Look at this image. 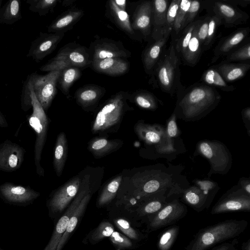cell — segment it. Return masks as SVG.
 Masks as SVG:
<instances>
[{
	"label": "cell",
	"instance_id": "6da1fadb",
	"mask_svg": "<svg viewBox=\"0 0 250 250\" xmlns=\"http://www.w3.org/2000/svg\"><path fill=\"white\" fill-rule=\"evenodd\" d=\"M173 112L177 119L186 122L199 120L211 112L219 104L221 96L212 86L194 84L176 93Z\"/></svg>",
	"mask_w": 250,
	"mask_h": 250
},
{
	"label": "cell",
	"instance_id": "7a4b0ae2",
	"mask_svg": "<svg viewBox=\"0 0 250 250\" xmlns=\"http://www.w3.org/2000/svg\"><path fill=\"white\" fill-rule=\"evenodd\" d=\"M245 220H226L200 230L184 250H207L220 243L235 238L246 229Z\"/></svg>",
	"mask_w": 250,
	"mask_h": 250
},
{
	"label": "cell",
	"instance_id": "3957f363",
	"mask_svg": "<svg viewBox=\"0 0 250 250\" xmlns=\"http://www.w3.org/2000/svg\"><path fill=\"white\" fill-rule=\"evenodd\" d=\"M175 43V40L171 38L168 49L149 80V83L154 88H159L171 96L185 88L181 82V58L176 51Z\"/></svg>",
	"mask_w": 250,
	"mask_h": 250
},
{
	"label": "cell",
	"instance_id": "277c9868",
	"mask_svg": "<svg viewBox=\"0 0 250 250\" xmlns=\"http://www.w3.org/2000/svg\"><path fill=\"white\" fill-rule=\"evenodd\" d=\"M130 97V94L121 91L109 98L98 112L92 125V132L107 131L119 124L129 109L127 101Z\"/></svg>",
	"mask_w": 250,
	"mask_h": 250
},
{
	"label": "cell",
	"instance_id": "5b68a950",
	"mask_svg": "<svg viewBox=\"0 0 250 250\" xmlns=\"http://www.w3.org/2000/svg\"><path fill=\"white\" fill-rule=\"evenodd\" d=\"M195 154L204 156L208 161L210 167L208 177L213 174L225 175L231 167V154L220 141L206 139L200 141L196 145Z\"/></svg>",
	"mask_w": 250,
	"mask_h": 250
},
{
	"label": "cell",
	"instance_id": "8992f818",
	"mask_svg": "<svg viewBox=\"0 0 250 250\" xmlns=\"http://www.w3.org/2000/svg\"><path fill=\"white\" fill-rule=\"evenodd\" d=\"M31 97L33 112L30 115L27 117V119L29 125L34 129L36 135L34 161L36 172L39 176H44V170L40 162L42 150L46 140L49 120L45 111L35 96L32 85Z\"/></svg>",
	"mask_w": 250,
	"mask_h": 250
},
{
	"label": "cell",
	"instance_id": "52a82bcc",
	"mask_svg": "<svg viewBox=\"0 0 250 250\" xmlns=\"http://www.w3.org/2000/svg\"><path fill=\"white\" fill-rule=\"evenodd\" d=\"M89 51L84 47L75 43H69L61 48L56 55L42 65L41 71L61 70L74 66L84 67L91 63Z\"/></svg>",
	"mask_w": 250,
	"mask_h": 250
},
{
	"label": "cell",
	"instance_id": "ba28073f",
	"mask_svg": "<svg viewBox=\"0 0 250 250\" xmlns=\"http://www.w3.org/2000/svg\"><path fill=\"white\" fill-rule=\"evenodd\" d=\"M193 182L194 185L185 189L180 188L179 194L182 202L201 212L209 207L220 188L212 180H195Z\"/></svg>",
	"mask_w": 250,
	"mask_h": 250
},
{
	"label": "cell",
	"instance_id": "9c48e42d",
	"mask_svg": "<svg viewBox=\"0 0 250 250\" xmlns=\"http://www.w3.org/2000/svg\"><path fill=\"white\" fill-rule=\"evenodd\" d=\"M203 8L208 14L218 18L226 28H232L246 23L250 17L238 6L225 0L201 1Z\"/></svg>",
	"mask_w": 250,
	"mask_h": 250
},
{
	"label": "cell",
	"instance_id": "30bf717a",
	"mask_svg": "<svg viewBox=\"0 0 250 250\" xmlns=\"http://www.w3.org/2000/svg\"><path fill=\"white\" fill-rule=\"evenodd\" d=\"M134 130L141 140L148 145H153L159 154H168L175 151L172 140L168 137L163 126L139 121L135 125Z\"/></svg>",
	"mask_w": 250,
	"mask_h": 250
},
{
	"label": "cell",
	"instance_id": "8fae6325",
	"mask_svg": "<svg viewBox=\"0 0 250 250\" xmlns=\"http://www.w3.org/2000/svg\"><path fill=\"white\" fill-rule=\"evenodd\" d=\"M188 213L186 204L177 198L169 201L158 211L148 218L146 232L159 229L164 227L173 225Z\"/></svg>",
	"mask_w": 250,
	"mask_h": 250
},
{
	"label": "cell",
	"instance_id": "7c38bea8",
	"mask_svg": "<svg viewBox=\"0 0 250 250\" xmlns=\"http://www.w3.org/2000/svg\"><path fill=\"white\" fill-rule=\"evenodd\" d=\"M61 70L49 72L44 75L30 74L33 91L44 110L47 111L57 92V84Z\"/></svg>",
	"mask_w": 250,
	"mask_h": 250
},
{
	"label": "cell",
	"instance_id": "4fadbf2b",
	"mask_svg": "<svg viewBox=\"0 0 250 250\" xmlns=\"http://www.w3.org/2000/svg\"><path fill=\"white\" fill-rule=\"evenodd\" d=\"M233 211H250V195L238 184L224 193L213 206L212 215Z\"/></svg>",
	"mask_w": 250,
	"mask_h": 250
},
{
	"label": "cell",
	"instance_id": "5bb4252c",
	"mask_svg": "<svg viewBox=\"0 0 250 250\" xmlns=\"http://www.w3.org/2000/svg\"><path fill=\"white\" fill-rule=\"evenodd\" d=\"M81 184L80 178L75 177L53 193L47 203L49 211L53 215L60 214L69 205L77 194Z\"/></svg>",
	"mask_w": 250,
	"mask_h": 250
},
{
	"label": "cell",
	"instance_id": "9a60e30c",
	"mask_svg": "<svg viewBox=\"0 0 250 250\" xmlns=\"http://www.w3.org/2000/svg\"><path fill=\"white\" fill-rule=\"evenodd\" d=\"M89 52L91 61L112 58H127L131 56L121 42L105 38L95 40L90 45Z\"/></svg>",
	"mask_w": 250,
	"mask_h": 250
},
{
	"label": "cell",
	"instance_id": "2e32d148",
	"mask_svg": "<svg viewBox=\"0 0 250 250\" xmlns=\"http://www.w3.org/2000/svg\"><path fill=\"white\" fill-rule=\"evenodd\" d=\"M64 33L41 32L32 42L26 57L31 58L37 63L51 54L62 40Z\"/></svg>",
	"mask_w": 250,
	"mask_h": 250
},
{
	"label": "cell",
	"instance_id": "e0dca14e",
	"mask_svg": "<svg viewBox=\"0 0 250 250\" xmlns=\"http://www.w3.org/2000/svg\"><path fill=\"white\" fill-rule=\"evenodd\" d=\"M40 195L29 186L5 182L0 185V196L7 203L24 205L32 203Z\"/></svg>",
	"mask_w": 250,
	"mask_h": 250
},
{
	"label": "cell",
	"instance_id": "ac0fdd59",
	"mask_svg": "<svg viewBox=\"0 0 250 250\" xmlns=\"http://www.w3.org/2000/svg\"><path fill=\"white\" fill-rule=\"evenodd\" d=\"M153 25L152 0L144 1L136 7L132 17L133 29L146 41H151Z\"/></svg>",
	"mask_w": 250,
	"mask_h": 250
},
{
	"label": "cell",
	"instance_id": "d6986e66",
	"mask_svg": "<svg viewBox=\"0 0 250 250\" xmlns=\"http://www.w3.org/2000/svg\"><path fill=\"white\" fill-rule=\"evenodd\" d=\"M25 152V149L21 146L6 140L0 144V170L11 172L19 169Z\"/></svg>",
	"mask_w": 250,
	"mask_h": 250
},
{
	"label": "cell",
	"instance_id": "ffe728a7",
	"mask_svg": "<svg viewBox=\"0 0 250 250\" xmlns=\"http://www.w3.org/2000/svg\"><path fill=\"white\" fill-rule=\"evenodd\" d=\"M171 33L162 34L157 40L153 41L142 53V61L145 71L151 75L165 55L167 43Z\"/></svg>",
	"mask_w": 250,
	"mask_h": 250
},
{
	"label": "cell",
	"instance_id": "44dd1931",
	"mask_svg": "<svg viewBox=\"0 0 250 250\" xmlns=\"http://www.w3.org/2000/svg\"><path fill=\"white\" fill-rule=\"evenodd\" d=\"M250 28H240L228 36L221 39L213 51V56L211 61L213 63L221 57H226L230 53L250 41Z\"/></svg>",
	"mask_w": 250,
	"mask_h": 250
},
{
	"label": "cell",
	"instance_id": "7402d4cb",
	"mask_svg": "<svg viewBox=\"0 0 250 250\" xmlns=\"http://www.w3.org/2000/svg\"><path fill=\"white\" fill-rule=\"evenodd\" d=\"M88 193V190L86 188H83L81 191L78 192L64 213L58 220L51 238L44 250H57L61 238L66 230L70 216L83 198Z\"/></svg>",
	"mask_w": 250,
	"mask_h": 250
},
{
	"label": "cell",
	"instance_id": "603a6c76",
	"mask_svg": "<svg viewBox=\"0 0 250 250\" xmlns=\"http://www.w3.org/2000/svg\"><path fill=\"white\" fill-rule=\"evenodd\" d=\"M222 25L217 17L207 15L201 19L197 28V36L200 42L203 52L210 49L213 44L218 27Z\"/></svg>",
	"mask_w": 250,
	"mask_h": 250
},
{
	"label": "cell",
	"instance_id": "cb8c5ba5",
	"mask_svg": "<svg viewBox=\"0 0 250 250\" xmlns=\"http://www.w3.org/2000/svg\"><path fill=\"white\" fill-rule=\"evenodd\" d=\"M91 64L95 71L113 76L124 75L129 68L128 62L125 58H122L93 61Z\"/></svg>",
	"mask_w": 250,
	"mask_h": 250
},
{
	"label": "cell",
	"instance_id": "d4e9b609",
	"mask_svg": "<svg viewBox=\"0 0 250 250\" xmlns=\"http://www.w3.org/2000/svg\"><path fill=\"white\" fill-rule=\"evenodd\" d=\"M106 5L107 11L116 25L130 38L141 42L143 38L133 29L129 17L126 11L120 9L114 0L108 1Z\"/></svg>",
	"mask_w": 250,
	"mask_h": 250
},
{
	"label": "cell",
	"instance_id": "484cf974",
	"mask_svg": "<svg viewBox=\"0 0 250 250\" xmlns=\"http://www.w3.org/2000/svg\"><path fill=\"white\" fill-rule=\"evenodd\" d=\"M168 201L167 196L155 198L142 203L129 211L134 220L146 222L149 217L160 210Z\"/></svg>",
	"mask_w": 250,
	"mask_h": 250
},
{
	"label": "cell",
	"instance_id": "4316f807",
	"mask_svg": "<svg viewBox=\"0 0 250 250\" xmlns=\"http://www.w3.org/2000/svg\"><path fill=\"white\" fill-rule=\"evenodd\" d=\"M153 2V25L151 42L157 40L163 34L167 11L171 1L155 0Z\"/></svg>",
	"mask_w": 250,
	"mask_h": 250
},
{
	"label": "cell",
	"instance_id": "83f0119b",
	"mask_svg": "<svg viewBox=\"0 0 250 250\" xmlns=\"http://www.w3.org/2000/svg\"><path fill=\"white\" fill-rule=\"evenodd\" d=\"M91 196L90 193L87 194L82 200L81 202L75 209L68 221L66 230L62 236L56 250H62L67 243L72 233L74 231L79 222L82 218Z\"/></svg>",
	"mask_w": 250,
	"mask_h": 250
},
{
	"label": "cell",
	"instance_id": "f1b7e54d",
	"mask_svg": "<svg viewBox=\"0 0 250 250\" xmlns=\"http://www.w3.org/2000/svg\"><path fill=\"white\" fill-rule=\"evenodd\" d=\"M227 83L242 78L250 68V62L233 63H222L212 66Z\"/></svg>",
	"mask_w": 250,
	"mask_h": 250
},
{
	"label": "cell",
	"instance_id": "f546056e",
	"mask_svg": "<svg viewBox=\"0 0 250 250\" xmlns=\"http://www.w3.org/2000/svg\"><path fill=\"white\" fill-rule=\"evenodd\" d=\"M104 93V88L95 84H88L79 88L75 97L78 104L85 108L95 104Z\"/></svg>",
	"mask_w": 250,
	"mask_h": 250
},
{
	"label": "cell",
	"instance_id": "4dcf8cb0",
	"mask_svg": "<svg viewBox=\"0 0 250 250\" xmlns=\"http://www.w3.org/2000/svg\"><path fill=\"white\" fill-rule=\"evenodd\" d=\"M83 15V11L78 9L69 10L59 16L48 27L49 33L63 32L72 27Z\"/></svg>",
	"mask_w": 250,
	"mask_h": 250
},
{
	"label": "cell",
	"instance_id": "1f68e13d",
	"mask_svg": "<svg viewBox=\"0 0 250 250\" xmlns=\"http://www.w3.org/2000/svg\"><path fill=\"white\" fill-rule=\"evenodd\" d=\"M201 19L195 28L187 48L181 56V62L185 65L194 66L199 62L203 53L200 42L197 36V26Z\"/></svg>",
	"mask_w": 250,
	"mask_h": 250
},
{
	"label": "cell",
	"instance_id": "d6a6232c",
	"mask_svg": "<svg viewBox=\"0 0 250 250\" xmlns=\"http://www.w3.org/2000/svg\"><path fill=\"white\" fill-rule=\"evenodd\" d=\"M122 144V142L119 140L96 137L90 141L88 148L95 157H101L115 151Z\"/></svg>",
	"mask_w": 250,
	"mask_h": 250
},
{
	"label": "cell",
	"instance_id": "836d02e7",
	"mask_svg": "<svg viewBox=\"0 0 250 250\" xmlns=\"http://www.w3.org/2000/svg\"><path fill=\"white\" fill-rule=\"evenodd\" d=\"M67 153V144L65 133L61 132L58 136L54 149L53 166L57 175L62 172Z\"/></svg>",
	"mask_w": 250,
	"mask_h": 250
},
{
	"label": "cell",
	"instance_id": "e575fe53",
	"mask_svg": "<svg viewBox=\"0 0 250 250\" xmlns=\"http://www.w3.org/2000/svg\"><path fill=\"white\" fill-rule=\"evenodd\" d=\"M21 0H8L1 7L0 23L11 25L21 20Z\"/></svg>",
	"mask_w": 250,
	"mask_h": 250
},
{
	"label": "cell",
	"instance_id": "d590c367",
	"mask_svg": "<svg viewBox=\"0 0 250 250\" xmlns=\"http://www.w3.org/2000/svg\"><path fill=\"white\" fill-rule=\"evenodd\" d=\"M201 80L203 83L219 88L224 92H232L235 89V87L229 84L217 70L212 66L203 73Z\"/></svg>",
	"mask_w": 250,
	"mask_h": 250
},
{
	"label": "cell",
	"instance_id": "8d00e7d4",
	"mask_svg": "<svg viewBox=\"0 0 250 250\" xmlns=\"http://www.w3.org/2000/svg\"><path fill=\"white\" fill-rule=\"evenodd\" d=\"M130 99L142 108L151 111L155 110L161 102L153 93L145 90L130 94Z\"/></svg>",
	"mask_w": 250,
	"mask_h": 250
},
{
	"label": "cell",
	"instance_id": "74e56055",
	"mask_svg": "<svg viewBox=\"0 0 250 250\" xmlns=\"http://www.w3.org/2000/svg\"><path fill=\"white\" fill-rule=\"evenodd\" d=\"M61 70L58 83L62 92L64 95H68L71 85L81 76V71L79 68L74 66L66 67Z\"/></svg>",
	"mask_w": 250,
	"mask_h": 250
},
{
	"label": "cell",
	"instance_id": "f35d334b",
	"mask_svg": "<svg viewBox=\"0 0 250 250\" xmlns=\"http://www.w3.org/2000/svg\"><path fill=\"white\" fill-rule=\"evenodd\" d=\"M115 231L114 227L109 221L104 220L91 230L84 239V241L92 245L98 243L103 239L109 237Z\"/></svg>",
	"mask_w": 250,
	"mask_h": 250
},
{
	"label": "cell",
	"instance_id": "ab89813d",
	"mask_svg": "<svg viewBox=\"0 0 250 250\" xmlns=\"http://www.w3.org/2000/svg\"><path fill=\"white\" fill-rule=\"evenodd\" d=\"M115 226L125 236L135 242H140L147 238V234L142 233L140 230L135 229L130 223L122 217H116L113 219Z\"/></svg>",
	"mask_w": 250,
	"mask_h": 250
},
{
	"label": "cell",
	"instance_id": "60d3db41",
	"mask_svg": "<svg viewBox=\"0 0 250 250\" xmlns=\"http://www.w3.org/2000/svg\"><path fill=\"white\" fill-rule=\"evenodd\" d=\"M122 180V176H118L112 179L104 188L99 195L97 206L102 208L109 204L115 198Z\"/></svg>",
	"mask_w": 250,
	"mask_h": 250
},
{
	"label": "cell",
	"instance_id": "b9f144b4",
	"mask_svg": "<svg viewBox=\"0 0 250 250\" xmlns=\"http://www.w3.org/2000/svg\"><path fill=\"white\" fill-rule=\"evenodd\" d=\"M191 0H180L170 37L175 41L182 31L183 26L187 19Z\"/></svg>",
	"mask_w": 250,
	"mask_h": 250
},
{
	"label": "cell",
	"instance_id": "7bdbcfd3",
	"mask_svg": "<svg viewBox=\"0 0 250 250\" xmlns=\"http://www.w3.org/2000/svg\"><path fill=\"white\" fill-rule=\"evenodd\" d=\"M180 231V227L172 225L165 229L160 235L157 248L159 250H169L176 241Z\"/></svg>",
	"mask_w": 250,
	"mask_h": 250
},
{
	"label": "cell",
	"instance_id": "ee69618b",
	"mask_svg": "<svg viewBox=\"0 0 250 250\" xmlns=\"http://www.w3.org/2000/svg\"><path fill=\"white\" fill-rule=\"evenodd\" d=\"M59 1L58 0H27L29 4L28 9L39 16H45L53 9Z\"/></svg>",
	"mask_w": 250,
	"mask_h": 250
},
{
	"label": "cell",
	"instance_id": "f6af8a7d",
	"mask_svg": "<svg viewBox=\"0 0 250 250\" xmlns=\"http://www.w3.org/2000/svg\"><path fill=\"white\" fill-rule=\"evenodd\" d=\"M109 238L116 250L133 249L139 246L126 236L117 231H114Z\"/></svg>",
	"mask_w": 250,
	"mask_h": 250
},
{
	"label": "cell",
	"instance_id": "bcb514c9",
	"mask_svg": "<svg viewBox=\"0 0 250 250\" xmlns=\"http://www.w3.org/2000/svg\"><path fill=\"white\" fill-rule=\"evenodd\" d=\"M250 60V42L234 50L227 56L222 63H228L234 62H243Z\"/></svg>",
	"mask_w": 250,
	"mask_h": 250
},
{
	"label": "cell",
	"instance_id": "7dc6e473",
	"mask_svg": "<svg viewBox=\"0 0 250 250\" xmlns=\"http://www.w3.org/2000/svg\"><path fill=\"white\" fill-rule=\"evenodd\" d=\"M180 1V0H172L171 1L167 11L166 21L163 28V34L171 32L179 7Z\"/></svg>",
	"mask_w": 250,
	"mask_h": 250
},
{
	"label": "cell",
	"instance_id": "c3c4849f",
	"mask_svg": "<svg viewBox=\"0 0 250 250\" xmlns=\"http://www.w3.org/2000/svg\"><path fill=\"white\" fill-rule=\"evenodd\" d=\"M32 89L31 77L29 75L22 86L21 94V106L24 111H27L32 107L31 92Z\"/></svg>",
	"mask_w": 250,
	"mask_h": 250
},
{
	"label": "cell",
	"instance_id": "681fc988",
	"mask_svg": "<svg viewBox=\"0 0 250 250\" xmlns=\"http://www.w3.org/2000/svg\"><path fill=\"white\" fill-rule=\"evenodd\" d=\"M202 6L201 1L191 0L190 7L189 8L187 19L183 26L182 31L190 23L195 20V18Z\"/></svg>",
	"mask_w": 250,
	"mask_h": 250
},
{
	"label": "cell",
	"instance_id": "f907efd6",
	"mask_svg": "<svg viewBox=\"0 0 250 250\" xmlns=\"http://www.w3.org/2000/svg\"><path fill=\"white\" fill-rule=\"evenodd\" d=\"M176 119L175 113L173 112L167 120L166 128V132L168 137L171 139L176 137L180 134V131L178 128L176 122Z\"/></svg>",
	"mask_w": 250,
	"mask_h": 250
},
{
	"label": "cell",
	"instance_id": "816d5d0a",
	"mask_svg": "<svg viewBox=\"0 0 250 250\" xmlns=\"http://www.w3.org/2000/svg\"><path fill=\"white\" fill-rule=\"evenodd\" d=\"M242 116L243 122L247 127L248 132L250 135V107H248L242 111Z\"/></svg>",
	"mask_w": 250,
	"mask_h": 250
},
{
	"label": "cell",
	"instance_id": "f5cc1de1",
	"mask_svg": "<svg viewBox=\"0 0 250 250\" xmlns=\"http://www.w3.org/2000/svg\"><path fill=\"white\" fill-rule=\"evenodd\" d=\"M211 250H236V249L234 244L225 242L215 246Z\"/></svg>",
	"mask_w": 250,
	"mask_h": 250
},
{
	"label": "cell",
	"instance_id": "db71d44e",
	"mask_svg": "<svg viewBox=\"0 0 250 250\" xmlns=\"http://www.w3.org/2000/svg\"><path fill=\"white\" fill-rule=\"evenodd\" d=\"M245 191L250 195V181L249 179L241 178L237 184Z\"/></svg>",
	"mask_w": 250,
	"mask_h": 250
},
{
	"label": "cell",
	"instance_id": "11a10c76",
	"mask_svg": "<svg viewBox=\"0 0 250 250\" xmlns=\"http://www.w3.org/2000/svg\"><path fill=\"white\" fill-rule=\"evenodd\" d=\"M226 1L235 5L236 6L239 5L243 7H246L250 4V0H225Z\"/></svg>",
	"mask_w": 250,
	"mask_h": 250
},
{
	"label": "cell",
	"instance_id": "9f6ffc18",
	"mask_svg": "<svg viewBox=\"0 0 250 250\" xmlns=\"http://www.w3.org/2000/svg\"><path fill=\"white\" fill-rule=\"evenodd\" d=\"M116 5L121 10L125 11L126 1L125 0H114Z\"/></svg>",
	"mask_w": 250,
	"mask_h": 250
},
{
	"label": "cell",
	"instance_id": "6f0895ef",
	"mask_svg": "<svg viewBox=\"0 0 250 250\" xmlns=\"http://www.w3.org/2000/svg\"><path fill=\"white\" fill-rule=\"evenodd\" d=\"M8 126V123L3 115V114L0 111V127H7Z\"/></svg>",
	"mask_w": 250,
	"mask_h": 250
},
{
	"label": "cell",
	"instance_id": "680465c9",
	"mask_svg": "<svg viewBox=\"0 0 250 250\" xmlns=\"http://www.w3.org/2000/svg\"><path fill=\"white\" fill-rule=\"evenodd\" d=\"M242 250H250V238L242 245Z\"/></svg>",
	"mask_w": 250,
	"mask_h": 250
},
{
	"label": "cell",
	"instance_id": "91938a15",
	"mask_svg": "<svg viewBox=\"0 0 250 250\" xmlns=\"http://www.w3.org/2000/svg\"><path fill=\"white\" fill-rule=\"evenodd\" d=\"M2 0H0V14L1 9V4H2Z\"/></svg>",
	"mask_w": 250,
	"mask_h": 250
}]
</instances>
